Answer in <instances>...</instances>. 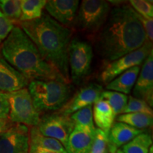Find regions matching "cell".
<instances>
[{"label":"cell","mask_w":153,"mask_h":153,"mask_svg":"<svg viewBox=\"0 0 153 153\" xmlns=\"http://www.w3.org/2000/svg\"><path fill=\"white\" fill-rule=\"evenodd\" d=\"M146 41L138 15L126 4L111 9L95 36V49L103 60L110 62L139 49Z\"/></svg>","instance_id":"cell-1"},{"label":"cell","mask_w":153,"mask_h":153,"mask_svg":"<svg viewBox=\"0 0 153 153\" xmlns=\"http://www.w3.org/2000/svg\"><path fill=\"white\" fill-rule=\"evenodd\" d=\"M19 26L35 44L44 60L70 84L68 47L72 40V30L44 12L41 18L19 22Z\"/></svg>","instance_id":"cell-2"},{"label":"cell","mask_w":153,"mask_h":153,"mask_svg":"<svg viewBox=\"0 0 153 153\" xmlns=\"http://www.w3.org/2000/svg\"><path fill=\"white\" fill-rule=\"evenodd\" d=\"M1 54L13 68L32 80H65L40 54L31 40L19 26H14L1 43ZM67 83V82H66Z\"/></svg>","instance_id":"cell-3"},{"label":"cell","mask_w":153,"mask_h":153,"mask_svg":"<svg viewBox=\"0 0 153 153\" xmlns=\"http://www.w3.org/2000/svg\"><path fill=\"white\" fill-rule=\"evenodd\" d=\"M28 90L37 111H58L70 98L69 84L60 80H32Z\"/></svg>","instance_id":"cell-4"},{"label":"cell","mask_w":153,"mask_h":153,"mask_svg":"<svg viewBox=\"0 0 153 153\" xmlns=\"http://www.w3.org/2000/svg\"><path fill=\"white\" fill-rule=\"evenodd\" d=\"M110 3L104 0H83L73 26L82 32L97 35L106 23L111 11Z\"/></svg>","instance_id":"cell-5"},{"label":"cell","mask_w":153,"mask_h":153,"mask_svg":"<svg viewBox=\"0 0 153 153\" xmlns=\"http://www.w3.org/2000/svg\"><path fill=\"white\" fill-rule=\"evenodd\" d=\"M6 94L9 104V118L11 121L27 127H36L41 116L33 106L28 89L24 88Z\"/></svg>","instance_id":"cell-6"},{"label":"cell","mask_w":153,"mask_h":153,"mask_svg":"<svg viewBox=\"0 0 153 153\" xmlns=\"http://www.w3.org/2000/svg\"><path fill=\"white\" fill-rule=\"evenodd\" d=\"M94 56L93 48L87 42L73 38L68 47V65L70 81L80 85L89 74Z\"/></svg>","instance_id":"cell-7"},{"label":"cell","mask_w":153,"mask_h":153,"mask_svg":"<svg viewBox=\"0 0 153 153\" xmlns=\"http://www.w3.org/2000/svg\"><path fill=\"white\" fill-rule=\"evenodd\" d=\"M152 50V43L146 41L139 49L108 62L101 72L99 79L107 85L126 70L143 64Z\"/></svg>","instance_id":"cell-8"},{"label":"cell","mask_w":153,"mask_h":153,"mask_svg":"<svg viewBox=\"0 0 153 153\" xmlns=\"http://www.w3.org/2000/svg\"><path fill=\"white\" fill-rule=\"evenodd\" d=\"M36 128L44 136L60 141L66 148L69 137L74 130V123L70 116L56 112L41 117Z\"/></svg>","instance_id":"cell-9"},{"label":"cell","mask_w":153,"mask_h":153,"mask_svg":"<svg viewBox=\"0 0 153 153\" xmlns=\"http://www.w3.org/2000/svg\"><path fill=\"white\" fill-rule=\"evenodd\" d=\"M29 128L14 123L0 137V153H28Z\"/></svg>","instance_id":"cell-10"},{"label":"cell","mask_w":153,"mask_h":153,"mask_svg":"<svg viewBox=\"0 0 153 153\" xmlns=\"http://www.w3.org/2000/svg\"><path fill=\"white\" fill-rule=\"evenodd\" d=\"M103 91L102 87L97 84L91 83L86 85L76 91L62 108L57 112L65 116H70L74 112L97 102L100 99Z\"/></svg>","instance_id":"cell-11"},{"label":"cell","mask_w":153,"mask_h":153,"mask_svg":"<svg viewBox=\"0 0 153 153\" xmlns=\"http://www.w3.org/2000/svg\"><path fill=\"white\" fill-rule=\"evenodd\" d=\"M133 89V97L153 106V50L143 62Z\"/></svg>","instance_id":"cell-12"},{"label":"cell","mask_w":153,"mask_h":153,"mask_svg":"<svg viewBox=\"0 0 153 153\" xmlns=\"http://www.w3.org/2000/svg\"><path fill=\"white\" fill-rule=\"evenodd\" d=\"M79 5L78 0H49L45 9L51 18L70 28L74 25Z\"/></svg>","instance_id":"cell-13"},{"label":"cell","mask_w":153,"mask_h":153,"mask_svg":"<svg viewBox=\"0 0 153 153\" xmlns=\"http://www.w3.org/2000/svg\"><path fill=\"white\" fill-rule=\"evenodd\" d=\"M30 81L0 56V91L11 93L28 87Z\"/></svg>","instance_id":"cell-14"},{"label":"cell","mask_w":153,"mask_h":153,"mask_svg":"<svg viewBox=\"0 0 153 153\" xmlns=\"http://www.w3.org/2000/svg\"><path fill=\"white\" fill-rule=\"evenodd\" d=\"M95 133L75 127L70 134L66 145L68 153H89L92 146Z\"/></svg>","instance_id":"cell-15"},{"label":"cell","mask_w":153,"mask_h":153,"mask_svg":"<svg viewBox=\"0 0 153 153\" xmlns=\"http://www.w3.org/2000/svg\"><path fill=\"white\" fill-rule=\"evenodd\" d=\"M144 131L139 130L121 122L113 124L108 135V144L119 148L132 140Z\"/></svg>","instance_id":"cell-16"},{"label":"cell","mask_w":153,"mask_h":153,"mask_svg":"<svg viewBox=\"0 0 153 153\" xmlns=\"http://www.w3.org/2000/svg\"><path fill=\"white\" fill-rule=\"evenodd\" d=\"M92 110L93 119L98 129L108 135L116 117L111 107L106 101L99 99L94 104Z\"/></svg>","instance_id":"cell-17"},{"label":"cell","mask_w":153,"mask_h":153,"mask_svg":"<svg viewBox=\"0 0 153 153\" xmlns=\"http://www.w3.org/2000/svg\"><path fill=\"white\" fill-rule=\"evenodd\" d=\"M140 71V66L133 67L126 70L107 84V90L117 91L123 94H128L133 90L137 76Z\"/></svg>","instance_id":"cell-18"},{"label":"cell","mask_w":153,"mask_h":153,"mask_svg":"<svg viewBox=\"0 0 153 153\" xmlns=\"http://www.w3.org/2000/svg\"><path fill=\"white\" fill-rule=\"evenodd\" d=\"M29 144L54 153H68L60 141L40 133L36 127L29 128Z\"/></svg>","instance_id":"cell-19"},{"label":"cell","mask_w":153,"mask_h":153,"mask_svg":"<svg viewBox=\"0 0 153 153\" xmlns=\"http://www.w3.org/2000/svg\"><path fill=\"white\" fill-rule=\"evenodd\" d=\"M117 122L126 123L135 128L143 130L152 127L153 116L144 113H128L121 114L116 117Z\"/></svg>","instance_id":"cell-20"},{"label":"cell","mask_w":153,"mask_h":153,"mask_svg":"<svg viewBox=\"0 0 153 153\" xmlns=\"http://www.w3.org/2000/svg\"><path fill=\"white\" fill-rule=\"evenodd\" d=\"M21 1L20 22H30L41 18L43 9L47 1L45 0H22Z\"/></svg>","instance_id":"cell-21"},{"label":"cell","mask_w":153,"mask_h":153,"mask_svg":"<svg viewBox=\"0 0 153 153\" xmlns=\"http://www.w3.org/2000/svg\"><path fill=\"white\" fill-rule=\"evenodd\" d=\"M151 146H152V136L144 131L122 146L120 150L123 153H148Z\"/></svg>","instance_id":"cell-22"},{"label":"cell","mask_w":153,"mask_h":153,"mask_svg":"<svg viewBox=\"0 0 153 153\" xmlns=\"http://www.w3.org/2000/svg\"><path fill=\"white\" fill-rule=\"evenodd\" d=\"M70 116L74 122L75 127L86 130L91 133H95L96 128L93 119L92 105H89L74 112Z\"/></svg>","instance_id":"cell-23"},{"label":"cell","mask_w":153,"mask_h":153,"mask_svg":"<svg viewBox=\"0 0 153 153\" xmlns=\"http://www.w3.org/2000/svg\"><path fill=\"white\" fill-rule=\"evenodd\" d=\"M100 99L106 101L110 105L116 116L123 114L124 108L127 104L128 97L117 91L106 90L101 93Z\"/></svg>","instance_id":"cell-24"},{"label":"cell","mask_w":153,"mask_h":153,"mask_svg":"<svg viewBox=\"0 0 153 153\" xmlns=\"http://www.w3.org/2000/svg\"><path fill=\"white\" fill-rule=\"evenodd\" d=\"M0 11L14 24L20 22L22 11L19 0H0Z\"/></svg>","instance_id":"cell-25"},{"label":"cell","mask_w":153,"mask_h":153,"mask_svg":"<svg viewBox=\"0 0 153 153\" xmlns=\"http://www.w3.org/2000/svg\"><path fill=\"white\" fill-rule=\"evenodd\" d=\"M128 113H144L153 116L152 107L149 106L145 101L135 98L133 96L128 97L127 104L123 111V114Z\"/></svg>","instance_id":"cell-26"},{"label":"cell","mask_w":153,"mask_h":153,"mask_svg":"<svg viewBox=\"0 0 153 153\" xmlns=\"http://www.w3.org/2000/svg\"><path fill=\"white\" fill-rule=\"evenodd\" d=\"M129 5L139 16L147 19H152L153 4L152 1L147 0H131Z\"/></svg>","instance_id":"cell-27"},{"label":"cell","mask_w":153,"mask_h":153,"mask_svg":"<svg viewBox=\"0 0 153 153\" xmlns=\"http://www.w3.org/2000/svg\"><path fill=\"white\" fill-rule=\"evenodd\" d=\"M108 135L101 130L96 128L95 137L89 153H105L107 150Z\"/></svg>","instance_id":"cell-28"},{"label":"cell","mask_w":153,"mask_h":153,"mask_svg":"<svg viewBox=\"0 0 153 153\" xmlns=\"http://www.w3.org/2000/svg\"><path fill=\"white\" fill-rule=\"evenodd\" d=\"M14 28V24L0 11V45L8 37Z\"/></svg>","instance_id":"cell-29"},{"label":"cell","mask_w":153,"mask_h":153,"mask_svg":"<svg viewBox=\"0 0 153 153\" xmlns=\"http://www.w3.org/2000/svg\"><path fill=\"white\" fill-rule=\"evenodd\" d=\"M138 15V14H137ZM141 24H142L143 29H144L146 41L149 43H152L153 41V19H147L139 16Z\"/></svg>","instance_id":"cell-30"},{"label":"cell","mask_w":153,"mask_h":153,"mask_svg":"<svg viewBox=\"0 0 153 153\" xmlns=\"http://www.w3.org/2000/svg\"><path fill=\"white\" fill-rule=\"evenodd\" d=\"M9 104L6 93L0 91V118H8Z\"/></svg>","instance_id":"cell-31"},{"label":"cell","mask_w":153,"mask_h":153,"mask_svg":"<svg viewBox=\"0 0 153 153\" xmlns=\"http://www.w3.org/2000/svg\"><path fill=\"white\" fill-rule=\"evenodd\" d=\"M9 118H0V137L13 125Z\"/></svg>","instance_id":"cell-32"},{"label":"cell","mask_w":153,"mask_h":153,"mask_svg":"<svg viewBox=\"0 0 153 153\" xmlns=\"http://www.w3.org/2000/svg\"><path fill=\"white\" fill-rule=\"evenodd\" d=\"M28 153H54L51 152V151L44 150L43 148H39V147L36 146V145L29 144V150Z\"/></svg>","instance_id":"cell-33"},{"label":"cell","mask_w":153,"mask_h":153,"mask_svg":"<svg viewBox=\"0 0 153 153\" xmlns=\"http://www.w3.org/2000/svg\"><path fill=\"white\" fill-rule=\"evenodd\" d=\"M107 148H108L107 150H108V153H123L120 149L116 148L115 147L109 144H107Z\"/></svg>","instance_id":"cell-34"},{"label":"cell","mask_w":153,"mask_h":153,"mask_svg":"<svg viewBox=\"0 0 153 153\" xmlns=\"http://www.w3.org/2000/svg\"><path fill=\"white\" fill-rule=\"evenodd\" d=\"M148 153H153V147L152 146L150 147V150H149V152Z\"/></svg>","instance_id":"cell-35"},{"label":"cell","mask_w":153,"mask_h":153,"mask_svg":"<svg viewBox=\"0 0 153 153\" xmlns=\"http://www.w3.org/2000/svg\"><path fill=\"white\" fill-rule=\"evenodd\" d=\"M105 153H108V150H106V152H105Z\"/></svg>","instance_id":"cell-36"}]
</instances>
